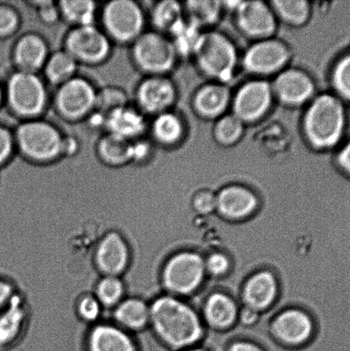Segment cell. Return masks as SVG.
Instances as JSON below:
<instances>
[{"label":"cell","instance_id":"cell-1","mask_svg":"<svg viewBox=\"0 0 350 351\" xmlns=\"http://www.w3.org/2000/svg\"><path fill=\"white\" fill-rule=\"evenodd\" d=\"M150 307L153 333L163 345L174 351L193 348L205 335L197 312L171 295H159Z\"/></svg>","mask_w":350,"mask_h":351},{"label":"cell","instance_id":"cell-2","mask_svg":"<svg viewBox=\"0 0 350 351\" xmlns=\"http://www.w3.org/2000/svg\"><path fill=\"white\" fill-rule=\"evenodd\" d=\"M345 112L340 99L332 95H318L312 101L303 120L308 142L317 149L334 147L342 138Z\"/></svg>","mask_w":350,"mask_h":351},{"label":"cell","instance_id":"cell-3","mask_svg":"<svg viewBox=\"0 0 350 351\" xmlns=\"http://www.w3.org/2000/svg\"><path fill=\"white\" fill-rule=\"evenodd\" d=\"M205 274L203 256L194 251L183 250L171 254L164 263L160 282L171 295L187 297L197 293Z\"/></svg>","mask_w":350,"mask_h":351},{"label":"cell","instance_id":"cell-4","mask_svg":"<svg viewBox=\"0 0 350 351\" xmlns=\"http://www.w3.org/2000/svg\"><path fill=\"white\" fill-rule=\"evenodd\" d=\"M194 56L208 77L225 82L234 74L238 53L232 40L218 32L202 33Z\"/></svg>","mask_w":350,"mask_h":351},{"label":"cell","instance_id":"cell-5","mask_svg":"<svg viewBox=\"0 0 350 351\" xmlns=\"http://www.w3.org/2000/svg\"><path fill=\"white\" fill-rule=\"evenodd\" d=\"M258 323L265 326L271 336L280 345L292 348L306 345L314 332L313 319L298 308L284 309L270 322L258 321Z\"/></svg>","mask_w":350,"mask_h":351},{"label":"cell","instance_id":"cell-6","mask_svg":"<svg viewBox=\"0 0 350 351\" xmlns=\"http://www.w3.org/2000/svg\"><path fill=\"white\" fill-rule=\"evenodd\" d=\"M63 141L54 127L43 122H30L20 126L16 142L26 156L36 160H49L62 153Z\"/></svg>","mask_w":350,"mask_h":351},{"label":"cell","instance_id":"cell-7","mask_svg":"<svg viewBox=\"0 0 350 351\" xmlns=\"http://www.w3.org/2000/svg\"><path fill=\"white\" fill-rule=\"evenodd\" d=\"M9 105L17 114L34 116L46 104V90L42 82L34 73L19 71L10 78L6 89Z\"/></svg>","mask_w":350,"mask_h":351},{"label":"cell","instance_id":"cell-8","mask_svg":"<svg viewBox=\"0 0 350 351\" xmlns=\"http://www.w3.org/2000/svg\"><path fill=\"white\" fill-rule=\"evenodd\" d=\"M133 53L140 68L155 74L171 70L177 55L173 43L157 33L140 36L134 46Z\"/></svg>","mask_w":350,"mask_h":351},{"label":"cell","instance_id":"cell-9","mask_svg":"<svg viewBox=\"0 0 350 351\" xmlns=\"http://www.w3.org/2000/svg\"><path fill=\"white\" fill-rule=\"evenodd\" d=\"M216 213L229 222H240L255 215L260 206L258 195L241 184H229L219 189Z\"/></svg>","mask_w":350,"mask_h":351},{"label":"cell","instance_id":"cell-10","mask_svg":"<svg viewBox=\"0 0 350 351\" xmlns=\"http://www.w3.org/2000/svg\"><path fill=\"white\" fill-rule=\"evenodd\" d=\"M290 57L286 44L269 38L260 40L249 48L243 57V66L252 74H273L284 68Z\"/></svg>","mask_w":350,"mask_h":351},{"label":"cell","instance_id":"cell-11","mask_svg":"<svg viewBox=\"0 0 350 351\" xmlns=\"http://www.w3.org/2000/svg\"><path fill=\"white\" fill-rule=\"evenodd\" d=\"M103 17L109 33L120 41L134 39L142 29V10L136 3L128 0H116L108 3Z\"/></svg>","mask_w":350,"mask_h":351},{"label":"cell","instance_id":"cell-12","mask_svg":"<svg viewBox=\"0 0 350 351\" xmlns=\"http://www.w3.org/2000/svg\"><path fill=\"white\" fill-rule=\"evenodd\" d=\"M273 94L272 86L265 81L247 82L236 94L233 114L243 123L256 121L268 111Z\"/></svg>","mask_w":350,"mask_h":351},{"label":"cell","instance_id":"cell-13","mask_svg":"<svg viewBox=\"0 0 350 351\" xmlns=\"http://www.w3.org/2000/svg\"><path fill=\"white\" fill-rule=\"evenodd\" d=\"M279 294V285L272 271L260 270L247 278L240 291L236 302H242L243 306L263 313L272 307Z\"/></svg>","mask_w":350,"mask_h":351},{"label":"cell","instance_id":"cell-14","mask_svg":"<svg viewBox=\"0 0 350 351\" xmlns=\"http://www.w3.org/2000/svg\"><path fill=\"white\" fill-rule=\"evenodd\" d=\"M96 269L105 276H116L125 273L130 263V250L118 232L105 234L95 247Z\"/></svg>","mask_w":350,"mask_h":351},{"label":"cell","instance_id":"cell-15","mask_svg":"<svg viewBox=\"0 0 350 351\" xmlns=\"http://www.w3.org/2000/svg\"><path fill=\"white\" fill-rule=\"evenodd\" d=\"M240 29L258 40L269 39L276 30V17L272 7L262 1L239 2L236 9Z\"/></svg>","mask_w":350,"mask_h":351},{"label":"cell","instance_id":"cell-16","mask_svg":"<svg viewBox=\"0 0 350 351\" xmlns=\"http://www.w3.org/2000/svg\"><path fill=\"white\" fill-rule=\"evenodd\" d=\"M67 53L75 60L98 63L108 56V38L92 25L80 26L71 31L66 40Z\"/></svg>","mask_w":350,"mask_h":351},{"label":"cell","instance_id":"cell-17","mask_svg":"<svg viewBox=\"0 0 350 351\" xmlns=\"http://www.w3.org/2000/svg\"><path fill=\"white\" fill-rule=\"evenodd\" d=\"M96 95L94 88L87 81L71 78L58 90V108L68 118H79L95 106Z\"/></svg>","mask_w":350,"mask_h":351},{"label":"cell","instance_id":"cell-18","mask_svg":"<svg viewBox=\"0 0 350 351\" xmlns=\"http://www.w3.org/2000/svg\"><path fill=\"white\" fill-rule=\"evenodd\" d=\"M314 88V82L310 75L298 69L280 72L272 87L273 92L281 102L294 106L310 101Z\"/></svg>","mask_w":350,"mask_h":351},{"label":"cell","instance_id":"cell-19","mask_svg":"<svg viewBox=\"0 0 350 351\" xmlns=\"http://www.w3.org/2000/svg\"><path fill=\"white\" fill-rule=\"evenodd\" d=\"M201 305L205 323L214 331H227L238 322V304L227 294L212 292Z\"/></svg>","mask_w":350,"mask_h":351},{"label":"cell","instance_id":"cell-20","mask_svg":"<svg viewBox=\"0 0 350 351\" xmlns=\"http://www.w3.org/2000/svg\"><path fill=\"white\" fill-rule=\"evenodd\" d=\"M87 351H138L135 338L119 326H95L86 339Z\"/></svg>","mask_w":350,"mask_h":351},{"label":"cell","instance_id":"cell-21","mask_svg":"<svg viewBox=\"0 0 350 351\" xmlns=\"http://www.w3.org/2000/svg\"><path fill=\"white\" fill-rule=\"evenodd\" d=\"M137 99L145 111L161 114L173 104L176 89L166 78L152 77L140 84Z\"/></svg>","mask_w":350,"mask_h":351},{"label":"cell","instance_id":"cell-22","mask_svg":"<svg viewBox=\"0 0 350 351\" xmlns=\"http://www.w3.org/2000/svg\"><path fill=\"white\" fill-rule=\"evenodd\" d=\"M20 297L16 294L2 311H0V350L15 345L20 339L21 330L25 322V309Z\"/></svg>","mask_w":350,"mask_h":351},{"label":"cell","instance_id":"cell-23","mask_svg":"<svg viewBox=\"0 0 350 351\" xmlns=\"http://www.w3.org/2000/svg\"><path fill=\"white\" fill-rule=\"evenodd\" d=\"M47 54L44 40L36 34H27L16 43L14 60L21 71L34 73L46 61Z\"/></svg>","mask_w":350,"mask_h":351},{"label":"cell","instance_id":"cell-24","mask_svg":"<svg viewBox=\"0 0 350 351\" xmlns=\"http://www.w3.org/2000/svg\"><path fill=\"white\" fill-rule=\"evenodd\" d=\"M231 95L225 85L212 84L199 89L194 99V106L199 114L212 119L221 116L227 108Z\"/></svg>","mask_w":350,"mask_h":351},{"label":"cell","instance_id":"cell-25","mask_svg":"<svg viewBox=\"0 0 350 351\" xmlns=\"http://www.w3.org/2000/svg\"><path fill=\"white\" fill-rule=\"evenodd\" d=\"M113 317L123 329L142 332L150 323V307L142 298H130L120 302Z\"/></svg>","mask_w":350,"mask_h":351},{"label":"cell","instance_id":"cell-26","mask_svg":"<svg viewBox=\"0 0 350 351\" xmlns=\"http://www.w3.org/2000/svg\"><path fill=\"white\" fill-rule=\"evenodd\" d=\"M105 125L112 135L129 140L143 132L145 121L138 112L122 108L109 113L105 119Z\"/></svg>","mask_w":350,"mask_h":351},{"label":"cell","instance_id":"cell-27","mask_svg":"<svg viewBox=\"0 0 350 351\" xmlns=\"http://www.w3.org/2000/svg\"><path fill=\"white\" fill-rule=\"evenodd\" d=\"M272 5L275 15L290 25H303L310 19V3L304 0H276Z\"/></svg>","mask_w":350,"mask_h":351},{"label":"cell","instance_id":"cell-28","mask_svg":"<svg viewBox=\"0 0 350 351\" xmlns=\"http://www.w3.org/2000/svg\"><path fill=\"white\" fill-rule=\"evenodd\" d=\"M153 22L160 29L173 34L185 23L183 9L177 2L163 1L158 3L153 14Z\"/></svg>","mask_w":350,"mask_h":351},{"label":"cell","instance_id":"cell-29","mask_svg":"<svg viewBox=\"0 0 350 351\" xmlns=\"http://www.w3.org/2000/svg\"><path fill=\"white\" fill-rule=\"evenodd\" d=\"M99 149L103 159L110 164L118 165L132 160V144L112 134L101 141Z\"/></svg>","mask_w":350,"mask_h":351},{"label":"cell","instance_id":"cell-30","mask_svg":"<svg viewBox=\"0 0 350 351\" xmlns=\"http://www.w3.org/2000/svg\"><path fill=\"white\" fill-rule=\"evenodd\" d=\"M185 9L190 16V22L201 27L217 22L221 16V3L210 0L190 1L187 2Z\"/></svg>","mask_w":350,"mask_h":351},{"label":"cell","instance_id":"cell-31","mask_svg":"<svg viewBox=\"0 0 350 351\" xmlns=\"http://www.w3.org/2000/svg\"><path fill=\"white\" fill-rule=\"evenodd\" d=\"M153 133L161 143H176L184 133L183 123L177 115L171 112L161 113L153 123Z\"/></svg>","mask_w":350,"mask_h":351},{"label":"cell","instance_id":"cell-32","mask_svg":"<svg viewBox=\"0 0 350 351\" xmlns=\"http://www.w3.org/2000/svg\"><path fill=\"white\" fill-rule=\"evenodd\" d=\"M77 68L75 60L67 51L54 53L47 62L46 74L53 84H64L70 80Z\"/></svg>","mask_w":350,"mask_h":351},{"label":"cell","instance_id":"cell-33","mask_svg":"<svg viewBox=\"0 0 350 351\" xmlns=\"http://www.w3.org/2000/svg\"><path fill=\"white\" fill-rule=\"evenodd\" d=\"M125 291V284L116 276H105L96 283L95 287V298L105 307L118 304Z\"/></svg>","mask_w":350,"mask_h":351},{"label":"cell","instance_id":"cell-34","mask_svg":"<svg viewBox=\"0 0 350 351\" xmlns=\"http://www.w3.org/2000/svg\"><path fill=\"white\" fill-rule=\"evenodd\" d=\"M60 9L63 15L71 23L80 26L92 25L95 15V3L84 0L62 1Z\"/></svg>","mask_w":350,"mask_h":351},{"label":"cell","instance_id":"cell-35","mask_svg":"<svg viewBox=\"0 0 350 351\" xmlns=\"http://www.w3.org/2000/svg\"><path fill=\"white\" fill-rule=\"evenodd\" d=\"M245 126L241 119L234 114L222 117L216 123L214 136L221 145L229 146L241 138Z\"/></svg>","mask_w":350,"mask_h":351},{"label":"cell","instance_id":"cell-36","mask_svg":"<svg viewBox=\"0 0 350 351\" xmlns=\"http://www.w3.org/2000/svg\"><path fill=\"white\" fill-rule=\"evenodd\" d=\"M201 27L192 23H184L173 36L175 38L174 47L177 53L182 55H194L201 39Z\"/></svg>","mask_w":350,"mask_h":351},{"label":"cell","instance_id":"cell-37","mask_svg":"<svg viewBox=\"0 0 350 351\" xmlns=\"http://www.w3.org/2000/svg\"><path fill=\"white\" fill-rule=\"evenodd\" d=\"M127 98L120 89L108 88L96 95L95 106L102 113H111L115 110L125 108Z\"/></svg>","mask_w":350,"mask_h":351},{"label":"cell","instance_id":"cell-38","mask_svg":"<svg viewBox=\"0 0 350 351\" xmlns=\"http://www.w3.org/2000/svg\"><path fill=\"white\" fill-rule=\"evenodd\" d=\"M190 206L192 211L198 216L214 215L217 209V195L211 189H201L192 196Z\"/></svg>","mask_w":350,"mask_h":351},{"label":"cell","instance_id":"cell-39","mask_svg":"<svg viewBox=\"0 0 350 351\" xmlns=\"http://www.w3.org/2000/svg\"><path fill=\"white\" fill-rule=\"evenodd\" d=\"M332 81L338 94L350 99V54L338 61L332 74Z\"/></svg>","mask_w":350,"mask_h":351},{"label":"cell","instance_id":"cell-40","mask_svg":"<svg viewBox=\"0 0 350 351\" xmlns=\"http://www.w3.org/2000/svg\"><path fill=\"white\" fill-rule=\"evenodd\" d=\"M75 313L84 322H95L101 314V302L94 295H82L75 304Z\"/></svg>","mask_w":350,"mask_h":351},{"label":"cell","instance_id":"cell-41","mask_svg":"<svg viewBox=\"0 0 350 351\" xmlns=\"http://www.w3.org/2000/svg\"><path fill=\"white\" fill-rule=\"evenodd\" d=\"M204 260L205 271L214 278H224L231 271L232 261L225 252L214 251Z\"/></svg>","mask_w":350,"mask_h":351},{"label":"cell","instance_id":"cell-42","mask_svg":"<svg viewBox=\"0 0 350 351\" xmlns=\"http://www.w3.org/2000/svg\"><path fill=\"white\" fill-rule=\"evenodd\" d=\"M18 16L12 7L0 5V38L10 36L18 25Z\"/></svg>","mask_w":350,"mask_h":351},{"label":"cell","instance_id":"cell-43","mask_svg":"<svg viewBox=\"0 0 350 351\" xmlns=\"http://www.w3.org/2000/svg\"><path fill=\"white\" fill-rule=\"evenodd\" d=\"M14 140L5 127L0 125V167L5 164L12 153Z\"/></svg>","mask_w":350,"mask_h":351},{"label":"cell","instance_id":"cell-44","mask_svg":"<svg viewBox=\"0 0 350 351\" xmlns=\"http://www.w3.org/2000/svg\"><path fill=\"white\" fill-rule=\"evenodd\" d=\"M260 313L248 307H243L238 311V324L245 328L255 326L258 322Z\"/></svg>","mask_w":350,"mask_h":351},{"label":"cell","instance_id":"cell-45","mask_svg":"<svg viewBox=\"0 0 350 351\" xmlns=\"http://www.w3.org/2000/svg\"><path fill=\"white\" fill-rule=\"evenodd\" d=\"M14 291L15 289H14L12 282L0 276V311H2L12 300L13 295H15Z\"/></svg>","mask_w":350,"mask_h":351},{"label":"cell","instance_id":"cell-46","mask_svg":"<svg viewBox=\"0 0 350 351\" xmlns=\"http://www.w3.org/2000/svg\"><path fill=\"white\" fill-rule=\"evenodd\" d=\"M39 5L40 16L45 22H54L57 19L58 12L53 3L47 1L39 2Z\"/></svg>","mask_w":350,"mask_h":351},{"label":"cell","instance_id":"cell-47","mask_svg":"<svg viewBox=\"0 0 350 351\" xmlns=\"http://www.w3.org/2000/svg\"><path fill=\"white\" fill-rule=\"evenodd\" d=\"M225 351H265L255 343L247 340H238L231 343Z\"/></svg>","mask_w":350,"mask_h":351},{"label":"cell","instance_id":"cell-48","mask_svg":"<svg viewBox=\"0 0 350 351\" xmlns=\"http://www.w3.org/2000/svg\"><path fill=\"white\" fill-rule=\"evenodd\" d=\"M338 161L339 167L350 177V142L338 154Z\"/></svg>","mask_w":350,"mask_h":351},{"label":"cell","instance_id":"cell-49","mask_svg":"<svg viewBox=\"0 0 350 351\" xmlns=\"http://www.w3.org/2000/svg\"><path fill=\"white\" fill-rule=\"evenodd\" d=\"M149 152V147L146 143L132 144V160H142Z\"/></svg>","mask_w":350,"mask_h":351},{"label":"cell","instance_id":"cell-50","mask_svg":"<svg viewBox=\"0 0 350 351\" xmlns=\"http://www.w3.org/2000/svg\"><path fill=\"white\" fill-rule=\"evenodd\" d=\"M77 144L75 141L72 138L64 139L63 147H62V153L71 154L75 153L77 150Z\"/></svg>","mask_w":350,"mask_h":351},{"label":"cell","instance_id":"cell-51","mask_svg":"<svg viewBox=\"0 0 350 351\" xmlns=\"http://www.w3.org/2000/svg\"><path fill=\"white\" fill-rule=\"evenodd\" d=\"M183 351H208L203 348V347H201V348H197V347H193V348L187 349Z\"/></svg>","mask_w":350,"mask_h":351},{"label":"cell","instance_id":"cell-52","mask_svg":"<svg viewBox=\"0 0 350 351\" xmlns=\"http://www.w3.org/2000/svg\"><path fill=\"white\" fill-rule=\"evenodd\" d=\"M3 88L1 87V85H0V105H1V103L3 101Z\"/></svg>","mask_w":350,"mask_h":351}]
</instances>
